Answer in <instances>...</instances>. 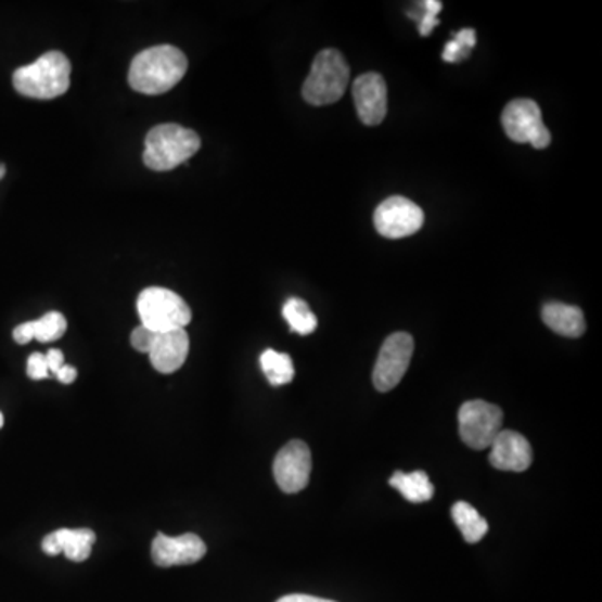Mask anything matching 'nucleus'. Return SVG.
Masks as SVG:
<instances>
[{
  "label": "nucleus",
  "instance_id": "nucleus-24",
  "mask_svg": "<svg viewBox=\"0 0 602 602\" xmlns=\"http://www.w3.org/2000/svg\"><path fill=\"white\" fill-rule=\"evenodd\" d=\"M154 338H156V332L146 329L144 325H139L138 329L132 330L131 333V345L135 350L141 351V354H150L151 347H153Z\"/></svg>",
  "mask_w": 602,
  "mask_h": 602
},
{
  "label": "nucleus",
  "instance_id": "nucleus-18",
  "mask_svg": "<svg viewBox=\"0 0 602 602\" xmlns=\"http://www.w3.org/2000/svg\"><path fill=\"white\" fill-rule=\"evenodd\" d=\"M395 490L404 496V499L413 502V504H422L427 502L434 497V486H432L431 478L424 471L410 472H395L388 482Z\"/></svg>",
  "mask_w": 602,
  "mask_h": 602
},
{
  "label": "nucleus",
  "instance_id": "nucleus-20",
  "mask_svg": "<svg viewBox=\"0 0 602 602\" xmlns=\"http://www.w3.org/2000/svg\"><path fill=\"white\" fill-rule=\"evenodd\" d=\"M261 370L267 375L268 382L274 387L290 384L295 376V367H293L292 358L289 354H280V351L265 350L259 357Z\"/></svg>",
  "mask_w": 602,
  "mask_h": 602
},
{
  "label": "nucleus",
  "instance_id": "nucleus-10",
  "mask_svg": "<svg viewBox=\"0 0 602 602\" xmlns=\"http://www.w3.org/2000/svg\"><path fill=\"white\" fill-rule=\"evenodd\" d=\"M273 474L283 492H302L308 486L311 474V452L307 444L302 440L289 441L274 459Z\"/></svg>",
  "mask_w": 602,
  "mask_h": 602
},
{
  "label": "nucleus",
  "instance_id": "nucleus-14",
  "mask_svg": "<svg viewBox=\"0 0 602 602\" xmlns=\"http://www.w3.org/2000/svg\"><path fill=\"white\" fill-rule=\"evenodd\" d=\"M190 351V336L187 330L156 333L150 350L151 366L159 373H175L183 367Z\"/></svg>",
  "mask_w": 602,
  "mask_h": 602
},
{
  "label": "nucleus",
  "instance_id": "nucleus-13",
  "mask_svg": "<svg viewBox=\"0 0 602 602\" xmlns=\"http://www.w3.org/2000/svg\"><path fill=\"white\" fill-rule=\"evenodd\" d=\"M492 467L504 472H524L533 464V449L524 435L502 431L489 447Z\"/></svg>",
  "mask_w": 602,
  "mask_h": 602
},
{
  "label": "nucleus",
  "instance_id": "nucleus-9",
  "mask_svg": "<svg viewBox=\"0 0 602 602\" xmlns=\"http://www.w3.org/2000/svg\"><path fill=\"white\" fill-rule=\"evenodd\" d=\"M425 215L419 205L404 196H392L385 200L373 215L375 230L390 240L412 236L424 227Z\"/></svg>",
  "mask_w": 602,
  "mask_h": 602
},
{
  "label": "nucleus",
  "instance_id": "nucleus-5",
  "mask_svg": "<svg viewBox=\"0 0 602 602\" xmlns=\"http://www.w3.org/2000/svg\"><path fill=\"white\" fill-rule=\"evenodd\" d=\"M136 307L141 325L156 333L187 329L193 318L191 308L178 293L159 286L143 290Z\"/></svg>",
  "mask_w": 602,
  "mask_h": 602
},
{
  "label": "nucleus",
  "instance_id": "nucleus-30",
  "mask_svg": "<svg viewBox=\"0 0 602 602\" xmlns=\"http://www.w3.org/2000/svg\"><path fill=\"white\" fill-rule=\"evenodd\" d=\"M4 427V415L0 413V428Z\"/></svg>",
  "mask_w": 602,
  "mask_h": 602
},
{
  "label": "nucleus",
  "instance_id": "nucleus-2",
  "mask_svg": "<svg viewBox=\"0 0 602 602\" xmlns=\"http://www.w3.org/2000/svg\"><path fill=\"white\" fill-rule=\"evenodd\" d=\"M71 63L63 52L51 51L40 55L36 63L14 73V88L18 94L33 99H54L71 86Z\"/></svg>",
  "mask_w": 602,
  "mask_h": 602
},
{
  "label": "nucleus",
  "instance_id": "nucleus-16",
  "mask_svg": "<svg viewBox=\"0 0 602 602\" xmlns=\"http://www.w3.org/2000/svg\"><path fill=\"white\" fill-rule=\"evenodd\" d=\"M542 320L552 332L567 338H579L586 333L585 313L574 305L552 302L542 308Z\"/></svg>",
  "mask_w": 602,
  "mask_h": 602
},
{
  "label": "nucleus",
  "instance_id": "nucleus-7",
  "mask_svg": "<svg viewBox=\"0 0 602 602\" xmlns=\"http://www.w3.org/2000/svg\"><path fill=\"white\" fill-rule=\"evenodd\" d=\"M505 135L518 144H530L546 150L551 144V132L545 126L542 113L533 99H514L502 113Z\"/></svg>",
  "mask_w": 602,
  "mask_h": 602
},
{
  "label": "nucleus",
  "instance_id": "nucleus-25",
  "mask_svg": "<svg viewBox=\"0 0 602 602\" xmlns=\"http://www.w3.org/2000/svg\"><path fill=\"white\" fill-rule=\"evenodd\" d=\"M27 375L33 380H44L49 376L48 361L46 355L33 354L27 360Z\"/></svg>",
  "mask_w": 602,
  "mask_h": 602
},
{
  "label": "nucleus",
  "instance_id": "nucleus-15",
  "mask_svg": "<svg viewBox=\"0 0 602 602\" xmlns=\"http://www.w3.org/2000/svg\"><path fill=\"white\" fill-rule=\"evenodd\" d=\"M95 542L91 529H59L42 540V551L49 555L64 554L69 561H88Z\"/></svg>",
  "mask_w": 602,
  "mask_h": 602
},
{
  "label": "nucleus",
  "instance_id": "nucleus-11",
  "mask_svg": "<svg viewBox=\"0 0 602 602\" xmlns=\"http://www.w3.org/2000/svg\"><path fill=\"white\" fill-rule=\"evenodd\" d=\"M351 94L358 117L366 126H379L387 116V85L376 73L361 74L355 79Z\"/></svg>",
  "mask_w": 602,
  "mask_h": 602
},
{
  "label": "nucleus",
  "instance_id": "nucleus-4",
  "mask_svg": "<svg viewBox=\"0 0 602 602\" xmlns=\"http://www.w3.org/2000/svg\"><path fill=\"white\" fill-rule=\"evenodd\" d=\"M348 80H350V67L342 52L336 49H325L313 59L302 94L311 106H329V104H335L345 94Z\"/></svg>",
  "mask_w": 602,
  "mask_h": 602
},
{
  "label": "nucleus",
  "instance_id": "nucleus-12",
  "mask_svg": "<svg viewBox=\"0 0 602 602\" xmlns=\"http://www.w3.org/2000/svg\"><path fill=\"white\" fill-rule=\"evenodd\" d=\"M153 561L159 567L190 566L201 561L206 554V545L196 534L169 537L157 534L151 548Z\"/></svg>",
  "mask_w": 602,
  "mask_h": 602
},
{
  "label": "nucleus",
  "instance_id": "nucleus-26",
  "mask_svg": "<svg viewBox=\"0 0 602 602\" xmlns=\"http://www.w3.org/2000/svg\"><path fill=\"white\" fill-rule=\"evenodd\" d=\"M46 361H48L49 373H57V370L64 366V354L57 348H52L46 354Z\"/></svg>",
  "mask_w": 602,
  "mask_h": 602
},
{
  "label": "nucleus",
  "instance_id": "nucleus-1",
  "mask_svg": "<svg viewBox=\"0 0 602 602\" xmlns=\"http://www.w3.org/2000/svg\"><path fill=\"white\" fill-rule=\"evenodd\" d=\"M188 71V59L175 46H154L139 52L129 67V86L141 94L171 91Z\"/></svg>",
  "mask_w": 602,
  "mask_h": 602
},
{
  "label": "nucleus",
  "instance_id": "nucleus-23",
  "mask_svg": "<svg viewBox=\"0 0 602 602\" xmlns=\"http://www.w3.org/2000/svg\"><path fill=\"white\" fill-rule=\"evenodd\" d=\"M422 9H424V14L417 15L415 18L419 21L420 36L427 37L438 26L437 14L441 11V2L425 0L422 2Z\"/></svg>",
  "mask_w": 602,
  "mask_h": 602
},
{
  "label": "nucleus",
  "instance_id": "nucleus-22",
  "mask_svg": "<svg viewBox=\"0 0 602 602\" xmlns=\"http://www.w3.org/2000/svg\"><path fill=\"white\" fill-rule=\"evenodd\" d=\"M475 44H477V36H475L474 29L459 30V33L453 34V39L447 42L441 57L446 63H459V61L469 57Z\"/></svg>",
  "mask_w": 602,
  "mask_h": 602
},
{
  "label": "nucleus",
  "instance_id": "nucleus-21",
  "mask_svg": "<svg viewBox=\"0 0 602 602\" xmlns=\"http://www.w3.org/2000/svg\"><path fill=\"white\" fill-rule=\"evenodd\" d=\"M283 317L289 321L292 332L298 335H310L317 330V317L304 299L290 298L283 307Z\"/></svg>",
  "mask_w": 602,
  "mask_h": 602
},
{
  "label": "nucleus",
  "instance_id": "nucleus-3",
  "mask_svg": "<svg viewBox=\"0 0 602 602\" xmlns=\"http://www.w3.org/2000/svg\"><path fill=\"white\" fill-rule=\"evenodd\" d=\"M144 144V165L153 171H171L197 153L201 139L183 126L159 125L148 132Z\"/></svg>",
  "mask_w": 602,
  "mask_h": 602
},
{
  "label": "nucleus",
  "instance_id": "nucleus-17",
  "mask_svg": "<svg viewBox=\"0 0 602 602\" xmlns=\"http://www.w3.org/2000/svg\"><path fill=\"white\" fill-rule=\"evenodd\" d=\"M67 321L63 313L59 311H49L44 317L36 321H27L23 325L15 326V342L21 345L29 344L30 340H39L42 344L54 342L66 333Z\"/></svg>",
  "mask_w": 602,
  "mask_h": 602
},
{
  "label": "nucleus",
  "instance_id": "nucleus-6",
  "mask_svg": "<svg viewBox=\"0 0 602 602\" xmlns=\"http://www.w3.org/2000/svg\"><path fill=\"white\" fill-rule=\"evenodd\" d=\"M504 413L500 407L484 400L465 401L459 410V434L465 446L486 450L502 432Z\"/></svg>",
  "mask_w": 602,
  "mask_h": 602
},
{
  "label": "nucleus",
  "instance_id": "nucleus-8",
  "mask_svg": "<svg viewBox=\"0 0 602 602\" xmlns=\"http://www.w3.org/2000/svg\"><path fill=\"white\" fill-rule=\"evenodd\" d=\"M413 355L412 335L397 332L385 340L373 369V385L379 392H390L400 384Z\"/></svg>",
  "mask_w": 602,
  "mask_h": 602
},
{
  "label": "nucleus",
  "instance_id": "nucleus-29",
  "mask_svg": "<svg viewBox=\"0 0 602 602\" xmlns=\"http://www.w3.org/2000/svg\"><path fill=\"white\" fill-rule=\"evenodd\" d=\"M5 175V168L4 166L0 165V178H4Z\"/></svg>",
  "mask_w": 602,
  "mask_h": 602
},
{
  "label": "nucleus",
  "instance_id": "nucleus-19",
  "mask_svg": "<svg viewBox=\"0 0 602 602\" xmlns=\"http://www.w3.org/2000/svg\"><path fill=\"white\" fill-rule=\"evenodd\" d=\"M452 518L456 522V526L459 527L460 534L464 536L469 545H475L478 540L486 537L487 530H489V524H487L486 518L478 514L477 509L472 508L469 502L460 500L456 502L452 508Z\"/></svg>",
  "mask_w": 602,
  "mask_h": 602
},
{
  "label": "nucleus",
  "instance_id": "nucleus-27",
  "mask_svg": "<svg viewBox=\"0 0 602 602\" xmlns=\"http://www.w3.org/2000/svg\"><path fill=\"white\" fill-rule=\"evenodd\" d=\"M55 376H57L64 385H69L77 379V370L74 369V367L66 366V363H64V366L57 370Z\"/></svg>",
  "mask_w": 602,
  "mask_h": 602
},
{
  "label": "nucleus",
  "instance_id": "nucleus-28",
  "mask_svg": "<svg viewBox=\"0 0 602 602\" xmlns=\"http://www.w3.org/2000/svg\"><path fill=\"white\" fill-rule=\"evenodd\" d=\"M277 602H336V601H330V599L315 598V595H307V594H290V595H283V598L278 599Z\"/></svg>",
  "mask_w": 602,
  "mask_h": 602
}]
</instances>
